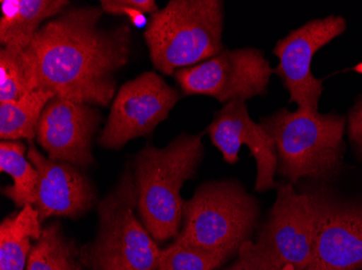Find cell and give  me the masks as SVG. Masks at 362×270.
I'll return each mask as SVG.
<instances>
[{
    "instance_id": "obj_8",
    "label": "cell",
    "mask_w": 362,
    "mask_h": 270,
    "mask_svg": "<svg viewBox=\"0 0 362 270\" xmlns=\"http://www.w3.org/2000/svg\"><path fill=\"white\" fill-rule=\"evenodd\" d=\"M274 68L260 49H223L216 56L174 74L182 95H206L221 104L265 97Z\"/></svg>"
},
{
    "instance_id": "obj_20",
    "label": "cell",
    "mask_w": 362,
    "mask_h": 270,
    "mask_svg": "<svg viewBox=\"0 0 362 270\" xmlns=\"http://www.w3.org/2000/svg\"><path fill=\"white\" fill-rule=\"evenodd\" d=\"M228 259L223 253L175 241L160 251L158 270H214Z\"/></svg>"
},
{
    "instance_id": "obj_13",
    "label": "cell",
    "mask_w": 362,
    "mask_h": 270,
    "mask_svg": "<svg viewBox=\"0 0 362 270\" xmlns=\"http://www.w3.org/2000/svg\"><path fill=\"white\" fill-rule=\"evenodd\" d=\"M211 144L230 164L239 161L242 146L249 148L256 162L255 192L278 188L274 176L278 171L276 146L269 133L250 116L244 101H231L214 113L206 129Z\"/></svg>"
},
{
    "instance_id": "obj_23",
    "label": "cell",
    "mask_w": 362,
    "mask_h": 270,
    "mask_svg": "<svg viewBox=\"0 0 362 270\" xmlns=\"http://www.w3.org/2000/svg\"><path fill=\"white\" fill-rule=\"evenodd\" d=\"M100 7L112 16H142L160 10L153 0H103Z\"/></svg>"
},
{
    "instance_id": "obj_4",
    "label": "cell",
    "mask_w": 362,
    "mask_h": 270,
    "mask_svg": "<svg viewBox=\"0 0 362 270\" xmlns=\"http://www.w3.org/2000/svg\"><path fill=\"white\" fill-rule=\"evenodd\" d=\"M223 27L221 0H170L151 14L144 37L156 70L174 76L221 54Z\"/></svg>"
},
{
    "instance_id": "obj_15",
    "label": "cell",
    "mask_w": 362,
    "mask_h": 270,
    "mask_svg": "<svg viewBox=\"0 0 362 270\" xmlns=\"http://www.w3.org/2000/svg\"><path fill=\"white\" fill-rule=\"evenodd\" d=\"M66 0H8L1 1L0 44L23 52L49 20L68 9Z\"/></svg>"
},
{
    "instance_id": "obj_21",
    "label": "cell",
    "mask_w": 362,
    "mask_h": 270,
    "mask_svg": "<svg viewBox=\"0 0 362 270\" xmlns=\"http://www.w3.org/2000/svg\"><path fill=\"white\" fill-rule=\"evenodd\" d=\"M0 102L18 101L30 92L23 52L1 47L0 50Z\"/></svg>"
},
{
    "instance_id": "obj_5",
    "label": "cell",
    "mask_w": 362,
    "mask_h": 270,
    "mask_svg": "<svg viewBox=\"0 0 362 270\" xmlns=\"http://www.w3.org/2000/svg\"><path fill=\"white\" fill-rule=\"evenodd\" d=\"M259 219V201L239 180H209L185 202L182 229L175 241L230 257L252 240Z\"/></svg>"
},
{
    "instance_id": "obj_24",
    "label": "cell",
    "mask_w": 362,
    "mask_h": 270,
    "mask_svg": "<svg viewBox=\"0 0 362 270\" xmlns=\"http://www.w3.org/2000/svg\"><path fill=\"white\" fill-rule=\"evenodd\" d=\"M346 132L354 154L362 162V94L347 113Z\"/></svg>"
},
{
    "instance_id": "obj_14",
    "label": "cell",
    "mask_w": 362,
    "mask_h": 270,
    "mask_svg": "<svg viewBox=\"0 0 362 270\" xmlns=\"http://www.w3.org/2000/svg\"><path fill=\"white\" fill-rule=\"evenodd\" d=\"M28 158L38 172L34 208L42 223L49 217L77 219L95 204V188L81 168L42 155L35 143H28Z\"/></svg>"
},
{
    "instance_id": "obj_3",
    "label": "cell",
    "mask_w": 362,
    "mask_h": 270,
    "mask_svg": "<svg viewBox=\"0 0 362 270\" xmlns=\"http://www.w3.org/2000/svg\"><path fill=\"white\" fill-rule=\"evenodd\" d=\"M259 123L274 140L276 172L290 184L329 183L341 173L346 148L345 116L302 113L282 107L260 118Z\"/></svg>"
},
{
    "instance_id": "obj_2",
    "label": "cell",
    "mask_w": 362,
    "mask_h": 270,
    "mask_svg": "<svg viewBox=\"0 0 362 270\" xmlns=\"http://www.w3.org/2000/svg\"><path fill=\"white\" fill-rule=\"evenodd\" d=\"M203 135L182 132L165 147L146 144L136 155L137 211L154 240L176 239L180 233L186 202L181 190L197 178L205 154Z\"/></svg>"
},
{
    "instance_id": "obj_10",
    "label": "cell",
    "mask_w": 362,
    "mask_h": 270,
    "mask_svg": "<svg viewBox=\"0 0 362 270\" xmlns=\"http://www.w3.org/2000/svg\"><path fill=\"white\" fill-rule=\"evenodd\" d=\"M347 28L341 16L311 20L278 40L274 54L278 58L274 74L280 78L290 95V104L302 113H319L323 82L311 70L315 54L323 47L341 36Z\"/></svg>"
},
{
    "instance_id": "obj_18",
    "label": "cell",
    "mask_w": 362,
    "mask_h": 270,
    "mask_svg": "<svg viewBox=\"0 0 362 270\" xmlns=\"http://www.w3.org/2000/svg\"><path fill=\"white\" fill-rule=\"evenodd\" d=\"M28 147L22 141H1L0 143V168L13 180L12 186L3 192L19 208L34 206L38 172L25 157Z\"/></svg>"
},
{
    "instance_id": "obj_6",
    "label": "cell",
    "mask_w": 362,
    "mask_h": 270,
    "mask_svg": "<svg viewBox=\"0 0 362 270\" xmlns=\"http://www.w3.org/2000/svg\"><path fill=\"white\" fill-rule=\"evenodd\" d=\"M136 210L137 185L134 172L126 168L98 206L97 233L81 250V261L93 270H158L160 247Z\"/></svg>"
},
{
    "instance_id": "obj_11",
    "label": "cell",
    "mask_w": 362,
    "mask_h": 270,
    "mask_svg": "<svg viewBox=\"0 0 362 270\" xmlns=\"http://www.w3.org/2000/svg\"><path fill=\"white\" fill-rule=\"evenodd\" d=\"M255 243L282 268L307 270L314 257V216L308 199L282 183Z\"/></svg>"
},
{
    "instance_id": "obj_9",
    "label": "cell",
    "mask_w": 362,
    "mask_h": 270,
    "mask_svg": "<svg viewBox=\"0 0 362 270\" xmlns=\"http://www.w3.org/2000/svg\"><path fill=\"white\" fill-rule=\"evenodd\" d=\"M181 97L180 90L170 87L158 73H142L117 90L98 142L105 149L117 150L128 142L150 135L168 119Z\"/></svg>"
},
{
    "instance_id": "obj_7",
    "label": "cell",
    "mask_w": 362,
    "mask_h": 270,
    "mask_svg": "<svg viewBox=\"0 0 362 270\" xmlns=\"http://www.w3.org/2000/svg\"><path fill=\"white\" fill-rule=\"evenodd\" d=\"M298 185L314 216V257L307 270H362V196H341L327 183Z\"/></svg>"
},
{
    "instance_id": "obj_16",
    "label": "cell",
    "mask_w": 362,
    "mask_h": 270,
    "mask_svg": "<svg viewBox=\"0 0 362 270\" xmlns=\"http://www.w3.org/2000/svg\"><path fill=\"white\" fill-rule=\"evenodd\" d=\"M42 221L33 206L6 217L0 225V270H24L32 251L30 240L42 237Z\"/></svg>"
},
{
    "instance_id": "obj_25",
    "label": "cell",
    "mask_w": 362,
    "mask_h": 270,
    "mask_svg": "<svg viewBox=\"0 0 362 270\" xmlns=\"http://www.w3.org/2000/svg\"><path fill=\"white\" fill-rule=\"evenodd\" d=\"M282 270H295L294 268L292 267V266H286V267L284 268Z\"/></svg>"
},
{
    "instance_id": "obj_1",
    "label": "cell",
    "mask_w": 362,
    "mask_h": 270,
    "mask_svg": "<svg viewBox=\"0 0 362 270\" xmlns=\"http://www.w3.org/2000/svg\"><path fill=\"white\" fill-rule=\"evenodd\" d=\"M101 7L71 8L40 27L23 51L30 90L95 107L117 92V75L132 52L128 24L103 27Z\"/></svg>"
},
{
    "instance_id": "obj_12",
    "label": "cell",
    "mask_w": 362,
    "mask_h": 270,
    "mask_svg": "<svg viewBox=\"0 0 362 270\" xmlns=\"http://www.w3.org/2000/svg\"><path fill=\"white\" fill-rule=\"evenodd\" d=\"M101 121L98 107L54 97L42 111L36 141L47 157L84 170L95 164L93 137Z\"/></svg>"
},
{
    "instance_id": "obj_17",
    "label": "cell",
    "mask_w": 362,
    "mask_h": 270,
    "mask_svg": "<svg viewBox=\"0 0 362 270\" xmlns=\"http://www.w3.org/2000/svg\"><path fill=\"white\" fill-rule=\"evenodd\" d=\"M54 97L49 91L33 90L18 101L0 102L1 141H35L42 111Z\"/></svg>"
},
{
    "instance_id": "obj_19",
    "label": "cell",
    "mask_w": 362,
    "mask_h": 270,
    "mask_svg": "<svg viewBox=\"0 0 362 270\" xmlns=\"http://www.w3.org/2000/svg\"><path fill=\"white\" fill-rule=\"evenodd\" d=\"M26 270H83L76 245L63 233L60 223L44 228L33 245Z\"/></svg>"
},
{
    "instance_id": "obj_22",
    "label": "cell",
    "mask_w": 362,
    "mask_h": 270,
    "mask_svg": "<svg viewBox=\"0 0 362 270\" xmlns=\"http://www.w3.org/2000/svg\"><path fill=\"white\" fill-rule=\"evenodd\" d=\"M239 257L226 270H282L255 241H246L240 247Z\"/></svg>"
}]
</instances>
